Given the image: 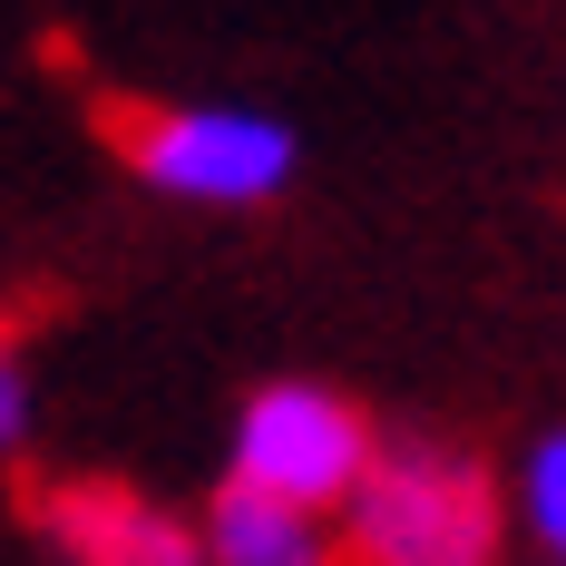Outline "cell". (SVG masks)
Listing matches in <instances>:
<instances>
[{
    "label": "cell",
    "mask_w": 566,
    "mask_h": 566,
    "mask_svg": "<svg viewBox=\"0 0 566 566\" xmlns=\"http://www.w3.org/2000/svg\"><path fill=\"white\" fill-rule=\"evenodd\" d=\"M371 469V430L342 391H313V381H274V391L244 400V430H234V489L254 499H283V509L323 517L361 489Z\"/></svg>",
    "instance_id": "3"
},
{
    "label": "cell",
    "mask_w": 566,
    "mask_h": 566,
    "mask_svg": "<svg viewBox=\"0 0 566 566\" xmlns=\"http://www.w3.org/2000/svg\"><path fill=\"white\" fill-rule=\"evenodd\" d=\"M20 410H30V391H20V361H10V333H0V450L20 440Z\"/></svg>",
    "instance_id": "7"
},
{
    "label": "cell",
    "mask_w": 566,
    "mask_h": 566,
    "mask_svg": "<svg viewBox=\"0 0 566 566\" xmlns=\"http://www.w3.org/2000/svg\"><path fill=\"white\" fill-rule=\"evenodd\" d=\"M98 127L127 167L167 196H216V206H244V196H274L283 167H293V137L264 127V117H216V108H157V98H98Z\"/></svg>",
    "instance_id": "2"
},
{
    "label": "cell",
    "mask_w": 566,
    "mask_h": 566,
    "mask_svg": "<svg viewBox=\"0 0 566 566\" xmlns=\"http://www.w3.org/2000/svg\"><path fill=\"white\" fill-rule=\"evenodd\" d=\"M527 517L547 547L566 537V440H537V459H527Z\"/></svg>",
    "instance_id": "6"
},
{
    "label": "cell",
    "mask_w": 566,
    "mask_h": 566,
    "mask_svg": "<svg viewBox=\"0 0 566 566\" xmlns=\"http://www.w3.org/2000/svg\"><path fill=\"white\" fill-rule=\"evenodd\" d=\"M206 547H216V566H333L323 517L283 509V499H254V489H226V499H216Z\"/></svg>",
    "instance_id": "5"
},
{
    "label": "cell",
    "mask_w": 566,
    "mask_h": 566,
    "mask_svg": "<svg viewBox=\"0 0 566 566\" xmlns=\"http://www.w3.org/2000/svg\"><path fill=\"white\" fill-rule=\"evenodd\" d=\"M40 517L69 547V566H196V537L127 489H59Z\"/></svg>",
    "instance_id": "4"
},
{
    "label": "cell",
    "mask_w": 566,
    "mask_h": 566,
    "mask_svg": "<svg viewBox=\"0 0 566 566\" xmlns=\"http://www.w3.org/2000/svg\"><path fill=\"white\" fill-rule=\"evenodd\" d=\"M352 509V566H499V499L469 459H371Z\"/></svg>",
    "instance_id": "1"
}]
</instances>
